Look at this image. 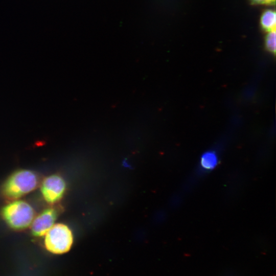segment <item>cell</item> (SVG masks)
I'll return each instance as SVG.
<instances>
[{
  "label": "cell",
  "instance_id": "1",
  "mask_svg": "<svg viewBox=\"0 0 276 276\" xmlns=\"http://www.w3.org/2000/svg\"><path fill=\"white\" fill-rule=\"evenodd\" d=\"M35 173L20 170L13 173L3 186V193L8 198L17 199L34 190L38 185Z\"/></svg>",
  "mask_w": 276,
  "mask_h": 276
},
{
  "label": "cell",
  "instance_id": "2",
  "mask_svg": "<svg viewBox=\"0 0 276 276\" xmlns=\"http://www.w3.org/2000/svg\"><path fill=\"white\" fill-rule=\"evenodd\" d=\"M2 215L6 223L12 228L22 229L28 227L34 218V210L27 202L12 201L2 210Z\"/></svg>",
  "mask_w": 276,
  "mask_h": 276
},
{
  "label": "cell",
  "instance_id": "3",
  "mask_svg": "<svg viewBox=\"0 0 276 276\" xmlns=\"http://www.w3.org/2000/svg\"><path fill=\"white\" fill-rule=\"evenodd\" d=\"M45 235V246L52 253L61 254L66 252L72 245V233L65 224L58 223L54 225Z\"/></svg>",
  "mask_w": 276,
  "mask_h": 276
},
{
  "label": "cell",
  "instance_id": "4",
  "mask_svg": "<svg viewBox=\"0 0 276 276\" xmlns=\"http://www.w3.org/2000/svg\"><path fill=\"white\" fill-rule=\"evenodd\" d=\"M66 185L63 179L59 175H52L42 181L41 192L44 199L48 203H53L59 201L65 190Z\"/></svg>",
  "mask_w": 276,
  "mask_h": 276
},
{
  "label": "cell",
  "instance_id": "5",
  "mask_svg": "<svg viewBox=\"0 0 276 276\" xmlns=\"http://www.w3.org/2000/svg\"><path fill=\"white\" fill-rule=\"evenodd\" d=\"M57 214L56 210L49 208L43 210L32 221L31 231L36 237L44 236L54 225Z\"/></svg>",
  "mask_w": 276,
  "mask_h": 276
},
{
  "label": "cell",
  "instance_id": "6",
  "mask_svg": "<svg viewBox=\"0 0 276 276\" xmlns=\"http://www.w3.org/2000/svg\"><path fill=\"white\" fill-rule=\"evenodd\" d=\"M219 160V155L214 150L204 152L201 156L198 167L191 176L190 182L197 181L198 179L214 169L218 164Z\"/></svg>",
  "mask_w": 276,
  "mask_h": 276
},
{
  "label": "cell",
  "instance_id": "7",
  "mask_svg": "<svg viewBox=\"0 0 276 276\" xmlns=\"http://www.w3.org/2000/svg\"><path fill=\"white\" fill-rule=\"evenodd\" d=\"M260 24L265 31L268 32L275 31L276 15L274 11L267 10L262 14Z\"/></svg>",
  "mask_w": 276,
  "mask_h": 276
},
{
  "label": "cell",
  "instance_id": "8",
  "mask_svg": "<svg viewBox=\"0 0 276 276\" xmlns=\"http://www.w3.org/2000/svg\"><path fill=\"white\" fill-rule=\"evenodd\" d=\"M265 46L270 52H275V31L268 32L265 38Z\"/></svg>",
  "mask_w": 276,
  "mask_h": 276
},
{
  "label": "cell",
  "instance_id": "9",
  "mask_svg": "<svg viewBox=\"0 0 276 276\" xmlns=\"http://www.w3.org/2000/svg\"><path fill=\"white\" fill-rule=\"evenodd\" d=\"M252 3L260 5H273L275 0H250Z\"/></svg>",
  "mask_w": 276,
  "mask_h": 276
}]
</instances>
